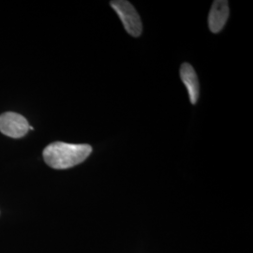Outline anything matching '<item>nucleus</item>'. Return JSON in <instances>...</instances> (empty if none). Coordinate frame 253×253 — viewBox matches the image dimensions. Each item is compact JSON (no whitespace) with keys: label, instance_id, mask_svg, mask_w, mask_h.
Segmentation results:
<instances>
[{"label":"nucleus","instance_id":"obj_4","mask_svg":"<svg viewBox=\"0 0 253 253\" xmlns=\"http://www.w3.org/2000/svg\"><path fill=\"white\" fill-rule=\"evenodd\" d=\"M229 17V6L225 0H216L213 2L208 15V27L211 32H220Z\"/></svg>","mask_w":253,"mask_h":253},{"label":"nucleus","instance_id":"obj_2","mask_svg":"<svg viewBox=\"0 0 253 253\" xmlns=\"http://www.w3.org/2000/svg\"><path fill=\"white\" fill-rule=\"evenodd\" d=\"M111 6L117 12L118 17L124 25L126 32L130 36H141L143 31V25L140 15L136 11L134 7L125 0L111 1Z\"/></svg>","mask_w":253,"mask_h":253},{"label":"nucleus","instance_id":"obj_3","mask_svg":"<svg viewBox=\"0 0 253 253\" xmlns=\"http://www.w3.org/2000/svg\"><path fill=\"white\" fill-rule=\"evenodd\" d=\"M29 124L23 116L13 112H7L0 116V131L11 138H21L29 130Z\"/></svg>","mask_w":253,"mask_h":253},{"label":"nucleus","instance_id":"obj_1","mask_svg":"<svg viewBox=\"0 0 253 253\" xmlns=\"http://www.w3.org/2000/svg\"><path fill=\"white\" fill-rule=\"evenodd\" d=\"M92 152L89 145H74L54 142L43 150V159L47 165L56 170L74 167L84 162Z\"/></svg>","mask_w":253,"mask_h":253},{"label":"nucleus","instance_id":"obj_5","mask_svg":"<svg viewBox=\"0 0 253 253\" xmlns=\"http://www.w3.org/2000/svg\"><path fill=\"white\" fill-rule=\"evenodd\" d=\"M180 77L188 89L190 102L192 104H196L199 100V81L197 74L190 64L184 63L181 65Z\"/></svg>","mask_w":253,"mask_h":253}]
</instances>
